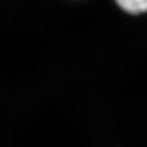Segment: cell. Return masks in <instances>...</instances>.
Returning <instances> with one entry per match:
<instances>
[{
	"mask_svg": "<svg viewBox=\"0 0 147 147\" xmlns=\"http://www.w3.org/2000/svg\"><path fill=\"white\" fill-rule=\"evenodd\" d=\"M121 8L132 14L147 11V0H115Z\"/></svg>",
	"mask_w": 147,
	"mask_h": 147,
	"instance_id": "obj_1",
	"label": "cell"
}]
</instances>
